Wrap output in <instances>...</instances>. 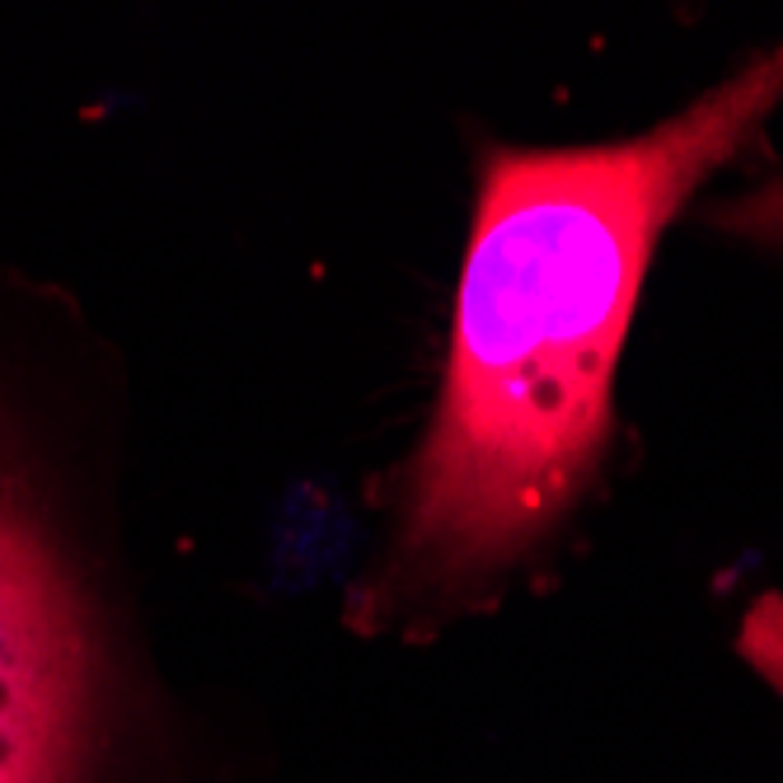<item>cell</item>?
<instances>
[{"label": "cell", "mask_w": 783, "mask_h": 783, "mask_svg": "<svg viewBox=\"0 0 783 783\" xmlns=\"http://www.w3.org/2000/svg\"><path fill=\"white\" fill-rule=\"evenodd\" d=\"M783 99V42L647 137L498 150L469 231L441 409L413 464L404 564L460 581L572 507L610 428L647 258Z\"/></svg>", "instance_id": "1"}, {"label": "cell", "mask_w": 783, "mask_h": 783, "mask_svg": "<svg viewBox=\"0 0 783 783\" xmlns=\"http://www.w3.org/2000/svg\"><path fill=\"white\" fill-rule=\"evenodd\" d=\"M71 723V638L48 572L0 521V783H52Z\"/></svg>", "instance_id": "2"}, {"label": "cell", "mask_w": 783, "mask_h": 783, "mask_svg": "<svg viewBox=\"0 0 783 783\" xmlns=\"http://www.w3.org/2000/svg\"><path fill=\"white\" fill-rule=\"evenodd\" d=\"M736 647H742L746 666L760 671V676H765V685L783 699V596H779V591H765V596H760L755 606L746 610Z\"/></svg>", "instance_id": "3"}, {"label": "cell", "mask_w": 783, "mask_h": 783, "mask_svg": "<svg viewBox=\"0 0 783 783\" xmlns=\"http://www.w3.org/2000/svg\"><path fill=\"white\" fill-rule=\"evenodd\" d=\"M718 226L732 235H746L755 244H783V174L770 178L765 188L727 203L718 212Z\"/></svg>", "instance_id": "4"}]
</instances>
